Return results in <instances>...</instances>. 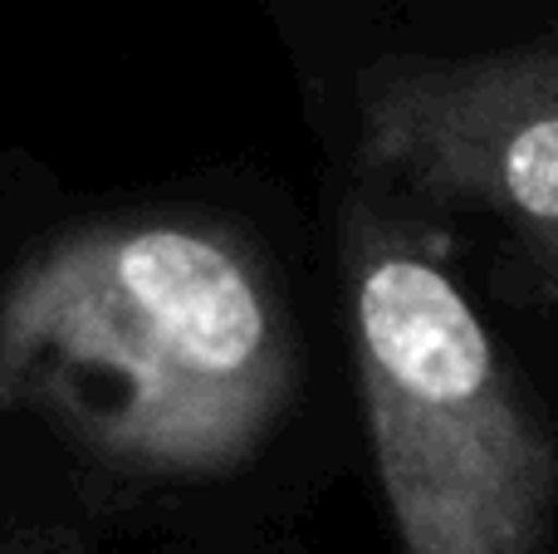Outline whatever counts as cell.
<instances>
[{"label": "cell", "instance_id": "cell-1", "mask_svg": "<svg viewBox=\"0 0 558 554\" xmlns=\"http://www.w3.org/2000/svg\"><path fill=\"white\" fill-rule=\"evenodd\" d=\"M265 251L196 212H128L35 245L0 285V408L147 481L241 471L294 402Z\"/></svg>", "mask_w": 558, "mask_h": 554}, {"label": "cell", "instance_id": "cell-3", "mask_svg": "<svg viewBox=\"0 0 558 554\" xmlns=\"http://www.w3.org/2000/svg\"><path fill=\"white\" fill-rule=\"evenodd\" d=\"M367 177L441 212H481L558 290V45L387 55L357 79Z\"/></svg>", "mask_w": 558, "mask_h": 554}, {"label": "cell", "instance_id": "cell-4", "mask_svg": "<svg viewBox=\"0 0 558 554\" xmlns=\"http://www.w3.org/2000/svg\"><path fill=\"white\" fill-rule=\"evenodd\" d=\"M0 554H59L49 535H15V540H0Z\"/></svg>", "mask_w": 558, "mask_h": 554}, {"label": "cell", "instance_id": "cell-2", "mask_svg": "<svg viewBox=\"0 0 558 554\" xmlns=\"http://www.w3.org/2000/svg\"><path fill=\"white\" fill-rule=\"evenodd\" d=\"M357 393L402 554H539L558 437L436 241L373 196L338 221Z\"/></svg>", "mask_w": 558, "mask_h": 554}]
</instances>
